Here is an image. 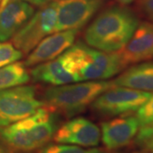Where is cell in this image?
<instances>
[{"label": "cell", "mask_w": 153, "mask_h": 153, "mask_svg": "<svg viewBox=\"0 0 153 153\" xmlns=\"http://www.w3.org/2000/svg\"><path fill=\"white\" fill-rule=\"evenodd\" d=\"M140 24L129 9L115 6L102 11L84 33L86 44L105 52L120 50L130 39Z\"/></svg>", "instance_id": "obj_1"}, {"label": "cell", "mask_w": 153, "mask_h": 153, "mask_svg": "<svg viewBox=\"0 0 153 153\" xmlns=\"http://www.w3.org/2000/svg\"><path fill=\"white\" fill-rule=\"evenodd\" d=\"M55 112L44 105L29 117L0 128L1 141L12 150L22 152L41 149L53 139L58 128Z\"/></svg>", "instance_id": "obj_2"}, {"label": "cell", "mask_w": 153, "mask_h": 153, "mask_svg": "<svg viewBox=\"0 0 153 153\" xmlns=\"http://www.w3.org/2000/svg\"><path fill=\"white\" fill-rule=\"evenodd\" d=\"M114 87L111 81H83L49 88L44 94L47 105L55 111L73 117L83 111L100 94Z\"/></svg>", "instance_id": "obj_3"}, {"label": "cell", "mask_w": 153, "mask_h": 153, "mask_svg": "<svg viewBox=\"0 0 153 153\" xmlns=\"http://www.w3.org/2000/svg\"><path fill=\"white\" fill-rule=\"evenodd\" d=\"M68 51L74 61L79 82L105 80L126 67L118 51L105 52L82 42L72 44Z\"/></svg>", "instance_id": "obj_4"}, {"label": "cell", "mask_w": 153, "mask_h": 153, "mask_svg": "<svg viewBox=\"0 0 153 153\" xmlns=\"http://www.w3.org/2000/svg\"><path fill=\"white\" fill-rule=\"evenodd\" d=\"M34 86H16L0 90V128L33 114L44 102L37 98Z\"/></svg>", "instance_id": "obj_5"}, {"label": "cell", "mask_w": 153, "mask_h": 153, "mask_svg": "<svg viewBox=\"0 0 153 153\" xmlns=\"http://www.w3.org/2000/svg\"><path fill=\"white\" fill-rule=\"evenodd\" d=\"M55 0L41 7L12 38L13 45L23 54H29L44 38L55 33Z\"/></svg>", "instance_id": "obj_6"}, {"label": "cell", "mask_w": 153, "mask_h": 153, "mask_svg": "<svg viewBox=\"0 0 153 153\" xmlns=\"http://www.w3.org/2000/svg\"><path fill=\"white\" fill-rule=\"evenodd\" d=\"M152 94L129 88L114 86L100 94L92 102V109L104 116H117L135 111Z\"/></svg>", "instance_id": "obj_7"}, {"label": "cell", "mask_w": 153, "mask_h": 153, "mask_svg": "<svg viewBox=\"0 0 153 153\" xmlns=\"http://www.w3.org/2000/svg\"><path fill=\"white\" fill-rule=\"evenodd\" d=\"M102 0H55V32L79 30L101 5Z\"/></svg>", "instance_id": "obj_8"}, {"label": "cell", "mask_w": 153, "mask_h": 153, "mask_svg": "<svg viewBox=\"0 0 153 153\" xmlns=\"http://www.w3.org/2000/svg\"><path fill=\"white\" fill-rule=\"evenodd\" d=\"M31 75L36 82L54 86L79 82L74 61L68 49L53 60L37 65L31 71Z\"/></svg>", "instance_id": "obj_9"}, {"label": "cell", "mask_w": 153, "mask_h": 153, "mask_svg": "<svg viewBox=\"0 0 153 153\" xmlns=\"http://www.w3.org/2000/svg\"><path fill=\"white\" fill-rule=\"evenodd\" d=\"M53 140L58 144L94 147L100 140V130L98 126L87 118L76 117L58 128Z\"/></svg>", "instance_id": "obj_10"}, {"label": "cell", "mask_w": 153, "mask_h": 153, "mask_svg": "<svg viewBox=\"0 0 153 153\" xmlns=\"http://www.w3.org/2000/svg\"><path fill=\"white\" fill-rule=\"evenodd\" d=\"M34 14L33 5L23 0H0V42H6Z\"/></svg>", "instance_id": "obj_11"}, {"label": "cell", "mask_w": 153, "mask_h": 153, "mask_svg": "<svg viewBox=\"0 0 153 153\" xmlns=\"http://www.w3.org/2000/svg\"><path fill=\"white\" fill-rule=\"evenodd\" d=\"M77 33L78 30H67L47 36L30 52L25 66H37L58 57L73 44Z\"/></svg>", "instance_id": "obj_12"}, {"label": "cell", "mask_w": 153, "mask_h": 153, "mask_svg": "<svg viewBox=\"0 0 153 153\" xmlns=\"http://www.w3.org/2000/svg\"><path fill=\"white\" fill-rule=\"evenodd\" d=\"M136 116L117 117L101 123L100 136L105 147L111 151L129 145L140 128Z\"/></svg>", "instance_id": "obj_13"}, {"label": "cell", "mask_w": 153, "mask_h": 153, "mask_svg": "<svg viewBox=\"0 0 153 153\" xmlns=\"http://www.w3.org/2000/svg\"><path fill=\"white\" fill-rule=\"evenodd\" d=\"M122 60L127 66L153 58V24H139L128 43L118 50Z\"/></svg>", "instance_id": "obj_14"}, {"label": "cell", "mask_w": 153, "mask_h": 153, "mask_svg": "<svg viewBox=\"0 0 153 153\" xmlns=\"http://www.w3.org/2000/svg\"><path fill=\"white\" fill-rule=\"evenodd\" d=\"M111 82L114 86L153 92V63L146 62L131 66Z\"/></svg>", "instance_id": "obj_15"}, {"label": "cell", "mask_w": 153, "mask_h": 153, "mask_svg": "<svg viewBox=\"0 0 153 153\" xmlns=\"http://www.w3.org/2000/svg\"><path fill=\"white\" fill-rule=\"evenodd\" d=\"M30 80L26 66L22 62H13L0 68V90L21 86Z\"/></svg>", "instance_id": "obj_16"}, {"label": "cell", "mask_w": 153, "mask_h": 153, "mask_svg": "<svg viewBox=\"0 0 153 153\" xmlns=\"http://www.w3.org/2000/svg\"><path fill=\"white\" fill-rule=\"evenodd\" d=\"M38 153H113L106 148H82L66 144H50L41 148Z\"/></svg>", "instance_id": "obj_17"}, {"label": "cell", "mask_w": 153, "mask_h": 153, "mask_svg": "<svg viewBox=\"0 0 153 153\" xmlns=\"http://www.w3.org/2000/svg\"><path fill=\"white\" fill-rule=\"evenodd\" d=\"M22 57L23 53L17 49L13 44L0 42V68L16 62Z\"/></svg>", "instance_id": "obj_18"}, {"label": "cell", "mask_w": 153, "mask_h": 153, "mask_svg": "<svg viewBox=\"0 0 153 153\" xmlns=\"http://www.w3.org/2000/svg\"><path fill=\"white\" fill-rule=\"evenodd\" d=\"M136 117L140 126L153 121V94L147 101L137 110Z\"/></svg>", "instance_id": "obj_19"}, {"label": "cell", "mask_w": 153, "mask_h": 153, "mask_svg": "<svg viewBox=\"0 0 153 153\" xmlns=\"http://www.w3.org/2000/svg\"><path fill=\"white\" fill-rule=\"evenodd\" d=\"M137 7L140 14L153 24V0H138Z\"/></svg>", "instance_id": "obj_20"}, {"label": "cell", "mask_w": 153, "mask_h": 153, "mask_svg": "<svg viewBox=\"0 0 153 153\" xmlns=\"http://www.w3.org/2000/svg\"><path fill=\"white\" fill-rule=\"evenodd\" d=\"M152 136H153V121L147 124L140 126V128H139V131L136 134L137 139L140 140H146Z\"/></svg>", "instance_id": "obj_21"}, {"label": "cell", "mask_w": 153, "mask_h": 153, "mask_svg": "<svg viewBox=\"0 0 153 153\" xmlns=\"http://www.w3.org/2000/svg\"><path fill=\"white\" fill-rule=\"evenodd\" d=\"M23 1L30 4L31 5L43 7V6L46 5V4H48L55 1V0H23Z\"/></svg>", "instance_id": "obj_22"}, {"label": "cell", "mask_w": 153, "mask_h": 153, "mask_svg": "<svg viewBox=\"0 0 153 153\" xmlns=\"http://www.w3.org/2000/svg\"><path fill=\"white\" fill-rule=\"evenodd\" d=\"M140 148H142L146 152L153 153V137L147 140Z\"/></svg>", "instance_id": "obj_23"}, {"label": "cell", "mask_w": 153, "mask_h": 153, "mask_svg": "<svg viewBox=\"0 0 153 153\" xmlns=\"http://www.w3.org/2000/svg\"><path fill=\"white\" fill-rule=\"evenodd\" d=\"M0 153H10L9 149L6 147V146L4 143L0 142Z\"/></svg>", "instance_id": "obj_24"}, {"label": "cell", "mask_w": 153, "mask_h": 153, "mask_svg": "<svg viewBox=\"0 0 153 153\" xmlns=\"http://www.w3.org/2000/svg\"><path fill=\"white\" fill-rule=\"evenodd\" d=\"M116 1H117V2H118L121 5L124 6V5H128V4H131V3H133L134 0H116Z\"/></svg>", "instance_id": "obj_25"}, {"label": "cell", "mask_w": 153, "mask_h": 153, "mask_svg": "<svg viewBox=\"0 0 153 153\" xmlns=\"http://www.w3.org/2000/svg\"><path fill=\"white\" fill-rule=\"evenodd\" d=\"M135 153H147V152H135Z\"/></svg>", "instance_id": "obj_26"}]
</instances>
